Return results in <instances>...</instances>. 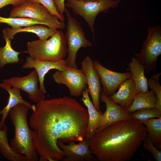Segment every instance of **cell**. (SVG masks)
Returning <instances> with one entry per match:
<instances>
[{"label":"cell","mask_w":161,"mask_h":161,"mask_svg":"<svg viewBox=\"0 0 161 161\" xmlns=\"http://www.w3.org/2000/svg\"><path fill=\"white\" fill-rule=\"evenodd\" d=\"M89 120L87 110L68 96L40 101L29 118L40 161H56L64 156L57 141H80L85 138Z\"/></svg>","instance_id":"1"},{"label":"cell","mask_w":161,"mask_h":161,"mask_svg":"<svg viewBox=\"0 0 161 161\" xmlns=\"http://www.w3.org/2000/svg\"><path fill=\"white\" fill-rule=\"evenodd\" d=\"M147 135L145 127L133 120L111 124L89 139L92 153L100 161L129 160Z\"/></svg>","instance_id":"2"},{"label":"cell","mask_w":161,"mask_h":161,"mask_svg":"<svg viewBox=\"0 0 161 161\" xmlns=\"http://www.w3.org/2000/svg\"><path fill=\"white\" fill-rule=\"evenodd\" d=\"M30 109L23 104H18L9 112L15 135L10 146L17 154L25 157L27 161H37L38 154L35 149L32 129L29 127L27 115Z\"/></svg>","instance_id":"3"},{"label":"cell","mask_w":161,"mask_h":161,"mask_svg":"<svg viewBox=\"0 0 161 161\" xmlns=\"http://www.w3.org/2000/svg\"><path fill=\"white\" fill-rule=\"evenodd\" d=\"M30 56L35 60L57 61L64 60L67 48L64 34L58 30L49 39H38L27 43Z\"/></svg>","instance_id":"4"},{"label":"cell","mask_w":161,"mask_h":161,"mask_svg":"<svg viewBox=\"0 0 161 161\" xmlns=\"http://www.w3.org/2000/svg\"><path fill=\"white\" fill-rule=\"evenodd\" d=\"M65 13L67 19L66 30L64 34L67 45V56L65 60L67 66L77 68L76 61L78 51L82 47H91L93 44L86 38L80 23L72 16L66 8Z\"/></svg>","instance_id":"5"},{"label":"cell","mask_w":161,"mask_h":161,"mask_svg":"<svg viewBox=\"0 0 161 161\" xmlns=\"http://www.w3.org/2000/svg\"><path fill=\"white\" fill-rule=\"evenodd\" d=\"M65 7L71 8L74 14L82 17L89 25L95 41L94 25L99 13H107L110 8H116L123 0H98L85 1L81 0H66Z\"/></svg>","instance_id":"6"},{"label":"cell","mask_w":161,"mask_h":161,"mask_svg":"<svg viewBox=\"0 0 161 161\" xmlns=\"http://www.w3.org/2000/svg\"><path fill=\"white\" fill-rule=\"evenodd\" d=\"M9 17H26L32 18L44 24L50 28L60 30L65 27L64 22L60 21L43 5L28 0L18 7H14L10 13Z\"/></svg>","instance_id":"7"},{"label":"cell","mask_w":161,"mask_h":161,"mask_svg":"<svg viewBox=\"0 0 161 161\" xmlns=\"http://www.w3.org/2000/svg\"><path fill=\"white\" fill-rule=\"evenodd\" d=\"M148 35L143 41L141 52L135 55L139 62L143 64L148 73L157 67L158 57L161 54V29L158 25L148 29Z\"/></svg>","instance_id":"8"},{"label":"cell","mask_w":161,"mask_h":161,"mask_svg":"<svg viewBox=\"0 0 161 161\" xmlns=\"http://www.w3.org/2000/svg\"><path fill=\"white\" fill-rule=\"evenodd\" d=\"M52 77L56 83L66 86L72 96L79 97L87 88L86 77L81 69L67 66L63 71H55Z\"/></svg>","instance_id":"9"},{"label":"cell","mask_w":161,"mask_h":161,"mask_svg":"<svg viewBox=\"0 0 161 161\" xmlns=\"http://www.w3.org/2000/svg\"><path fill=\"white\" fill-rule=\"evenodd\" d=\"M38 82L37 73L34 69L26 76L5 79L2 83L10 87H16L24 91L28 94L29 99L37 103L44 99L45 97V94L38 87Z\"/></svg>","instance_id":"10"},{"label":"cell","mask_w":161,"mask_h":161,"mask_svg":"<svg viewBox=\"0 0 161 161\" xmlns=\"http://www.w3.org/2000/svg\"><path fill=\"white\" fill-rule=\"evenodd\" d=\"M93 64L99 75L102 92L109 97L115 92L124 80L132 77L129 71L122 73L110 70L102 66L98 60L93 61Z\"/></svg>","instance_id":"11"},{"label":"cell","mask_w":161,"mask_h":161,"mask_svg":"<svg viewBox=\"0 0 161 161\" xmlns=\"http://www.w3.org/2000/svg\"><path fill=\"white\" fill-rule=\"evenodd\" d=\"M69 143L65 144L60 140L57 141L58 147L66 157L62 159V161H94L97 160L90 148L89 139L84 138L78 144L73 141Z\"/></svg>","instance_id":"12"},{"label":"cell","mask_w":161,"mask_h":161,"mask_svg":"<svg viewBox=\"0 0 161 161\" xmlns=\"http://www.w3.org/2000/svg\"><path fill=\"white\" fill-rule=\"evenodd\" d=\"M93 61L89 56H86L81 62V69L86 75L88 86L87 88L92 103L96 110L100 112V96L102 89L100 78L93 66Z\"/></svg>","instance_id":"13"},{"label":"cell","mask_w":161,"mask_h":161,"mask_svg":"<svg viewBox=\"0 0 161 161\" xmlns=\"http://www.w3.org/2000/svg\"><path fill=\"white\" fill-rule=\"evenodd\" d=\"M100 100L105 103L106 109L103 114L101 123L95 133L100 131L111 124L119 121L132 119L130 113L114 102L103 92L100 93Z\"/></svg>","instance_id":"14"},{"label":"cell","mask_w":161,"mask_h":161,"mask_svg":"<svg viewBox=\"0 0 161 161\" xmlns=\"http://www.w3.org/2000/svg\"><path fill=\"white\" fill-rule=\"evenodd\" d=\"M67 66L65 59L57 61H50L35 60L28 56L26 58V61L23 65L24 69H35L38 76L39 83V89L44 93H47L44 81L45 75L51 69H56L63 71Z\"/></svg>","instance_id":"15"},{"label":"cell","mask_w":161,"mask_h":161,"mask_svg":"<svg viewBox=\"0 0 161 161\" xmlns=\"http://www.w3.org/2000/svg\"><path fill=\"white\" fill-rule=\"evenodd\" d=\"M118 87V91L109 97L127 110L131 105L134 97L138 93L132 77L124 80Z\"/></svg>","instance_id":"16"},{"label":"cell","mask_w":161,"mask_h":161,"mask_svg":"<svg viewBox=\"0 0 161 161\" xmlns=\"http://www.w3.org/2000/svg\"><path fill=\"white\" fill-rule=\"evenodd\" d=\"M0 88L7 91L9 95L7 105L0 111V115H2L0 121V129H2L9 112L13 107L18 104H23L27 106L30 109L34 111L35 109V105H32L23 98L21 95V90L18 88L15 87H11L4 85L2 83H0Z\"/></svg>","instance_id":"17"},{"label":"cell","mask_w":161,"mask_h":161,"mask_svg":"<svg viewBox=\"0 0 161 161\" xmlns=\"http://www.w3.org/2000/svg\"><path fill=\"white\" fill-rule=\"evenodd\" d=\"M82 101L87 109L89 120L85 138L89 139L95 134L100 126L103 117L102 112L98 111L90 99L88 89L86 88L82 93Z\"/></svg>","instance_id":"18"},{"label":"cell","mask_w":161,"mask_h":161,"mask_svg":"<svg viewBox=\"0 0 161 161\" xmlns=\"http://www.w3.org/2000/svg\"><path fill=\"white\" fill-rule=\"evenodd\" d=\"M58 30L42 24H35L18 29L6 28L2 32L3 38L7 37L10 40L14 39V36L16 33L24 32L34 33L37 35L39 39L45 40L52 36Z\"/></svg>","instance_id":"19"},{"label":"cell","mask_w":161,"mask_h":161,"mask_svg":"<svg viewBox=\"0 0 161 161\" xmlns=\"http://www.w3.org/2000/svg\"><path fill=\"white\" fill-rule=\"evenodd\" d=\"M128 69L132 75L137 89L139 93H144L148 91L147 80L144 75L145 67L137 58H132L128 65Z\"/></svg>","instance_id":"20"},{"label":"cell","mask_w":161,"mask_h":161,"mask_svg":"<svg viewBox=\"0 0 161 161\" xmlns=\"http://www.w3.org/2000/svg\"><path fill=\"white\" fill-rule=\"evenodd\" d=\"M157 102L156 95L153 90L144 93L138 92L134 97L127 111L131 113L141 109L154 108Z\"/></svg>","instance_id":"21"},{"label":"cell","mask_w":161,"mask_h":161,"mask_svg":"<svg viewBox=\"0 0 161 161\" xmlns=\"http://www.w3.org/2000/svg\"><path fill=\"white\" fill-rule=\"evenodd\" d=\"M146 126L147 136L154 145L158 150L161 149V117L137 121Z\"/></svg>","instance_id":"22"},{"label":"cell","mask_w":161,"mask_h":161,"mask_svg":"<svg viewBox=\"0 0 161 161\" xmlns=\"http://www.w3.org/2000/svg\"><path fill=\"white\" fill-rule=\"evenodd\" d=\"M8 129L5 124L3 129H0V152L2 156L10 161H26L25 157L19 155L12 149L9 144L7 137Z\"/></svg>","instance_id":"23"},{"label":"cell","mask_w":161,"mask_h":161,"mask_svg":"<svg viewBox=\"0 0 161 161\" xmlns=\"http://www.w3.org/2000/svg\"><path fill=\"white\" fill-rule=\"evenodd\" d=\"M6 41L4 46L0 47V68L5 65L17 63L20 60L18 55L21 53L15 50L12 47L11 40L7 37L4 38Z\"/></svg>","instance_id":"24"},{"label":"cell","mask_w":161,"mask_h":161,"mask_svg":"<svg viewBox=\"0 0 161 161\" xmlns=\"http://www.w3.org/2000/svg\"><path fill=\"white\" fill-rule=\"evenodd\" d=\"M0 23H5L13 29H18L35 24L44 25L42 22L33 19L26 17L5 18L0 16Z\"/></svg>","instance_id":"25"},{"label":"cell","mask_w":161,"mask_h":161,"mask_svg":"<svg viewBox=\"0 0 161 161\" xmlns=\"http://www.w3.org/2000/svg\"><path fill=\"white\" fill-rule=\"evenodd\" d=\"M132 120L136 121L161 117V111L155 108H145L130 113Z\"/></svg>","instance_id":"26"},{"label":"cell","mask_w":161,"mask_h":161,"mask_svg":"<svg viewBox=\"0 0 161 161\" xmlns=\"http://www.w3.org/2000/svg\"><path fill=\"white\" fill-rule=\"evenodd\" d=\"M161 73L154 74L147 80L148 88L155 92L157 98V102L155 108L161 111V86L160 82V77Z\"/></svg>","instance_id":"27"},{"label":"cell","mask_w":161,"mask_h":161,"mask_svg":"<svg viewBox=\"0 0 161 161\" xmlns=\"http://www.w3.org/2000/svg\"><path fill=\"white\" fill-rule=\"evenodd\" d=\"M40 4L45 7L53 15L56 16L61 21L64 22V16L60 15L56 10L52 0H28Z\"/></svg>","instance_id":"28"},{"label":"cell","mask_w":161,"mask_h":161,"mask_svg":"<svg viewBox=\"0 0 161 161\" xmlns=\"http://www.w3.org/2000/svg\"><path fill=\"white\" fill-rule=\"evenodd\" d=\"M143 149L149 152L153 156L156 161H161V151L156 148L148 136L143 141Z\"/></svg>","instance_id":"29"},{"label":"cell","mask_w":161,"mask_h":161,"mask_svg":"<svg viewBox=\"0 0 161 161\" xmlns=\"http://www.w3.org/2000/svg\"><path fill=\"white\" fill-rule=\"evenodd\" d=\"M26 0H0V9L7 5L11 4L14 7L19 6Z\"/></svg>","instance_id":"30"},{"label":"cell","mask_w":161,"mask_h":161,"mask_svg":"<svg viewBox=\"0 0 161 161\" xmlns=\"http://www.w3.org/2000/svg\"><path fill=\"white\" fill-rule=\"evenodd\" d=\"M56 10L61 15L64 16L65 9V0H52Z\"/></svg>","instance_id":"31"},{"label":"cell","mask_w":161,"mask_h":161,"mask_svg":"<svg viewBox=\"0 0 161 161\" xmlns=\"http://www.w3.org/2000/svg\"><path fill=\"white\" fill-rule=\"evenodd\" d=\"M85 1H98V0H81Z\"/></svg>","instance_id":"32"},{"label":"cell","mask_w":161,"mask_h":161,"mask_svg":"<svg viewBox=\"0 0 161 161\" xmlns=\"http://www.w3.org/2000/svg\"></svg>","instance_id":"33"}]
</instances>
